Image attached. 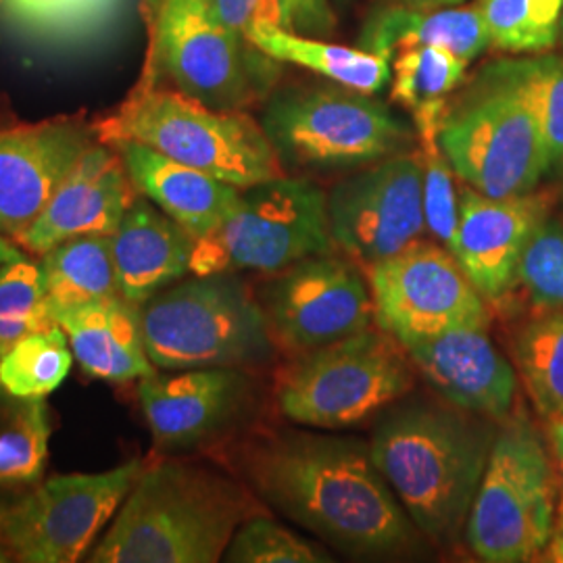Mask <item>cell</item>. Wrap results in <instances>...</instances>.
Returning <instances> with one entry per match:
<instances>
[{
  "mask_svg": "<svg viewBox=\"0 0 563 563\" xmlns=\"http://www.w3.org/2000/svg\"><path fill=\"white\" fill-rule=\"evenodd\" d=\"M251 490L349 558L418 553L420 530L376 467L369 443L305 430L257 434L239 449Z\"/></svg>",
  "mask_w": 563,
  "mask_h": 563,
  "instance_id": "cell-1",
  "label": "cell"
},
{
  "mask_svg": "<svg viewBox=\"0 0 563 563\" xmlns=\"http://www.w3.org/2000/svg\"><path fill=\"white\" fill-rule=\"evenodd\" d=\"M495 437L483 416L413 399L386 411L369 449L409 520L430 541L451 544L465 528Z\"/></svg>",
  "mask_w": 563,
  "mask_h": 563,
  "instance_id": "cell-2",
  "label": "cell"
},
{
  "mask_svg": "<svg viewBox=\"0 0 563 563\" xmlns=\"http://www.w3.org/2000/svg\"><path fill=\"white\" fill-rule=\"evenodd\" d=\"M253 514V495L222 472L163 460L144 465L86 562L216 563Z\"/></svg>",
  "mask_w": 563,
  "mask_h": 563,
  "instance_id": "cell-3",
  "label": "cell"
},
{
  "mask_svg": "<svg viewBox=\"0 0 563 563\" xmlns=\"http://www.w3.org/2000/svg\"><path fill=\"white\" fill-rule=\"evenodd\" d=\"M95 130L104 144L141 142L236 188L286 176L262 123L244 111L211 109L162 84L141 80Z\"/></svg>",
  "mask_w": 563,
  "mask_h": 563,
  "instance_id": "cell-4",
  "label": "cell"
},
{
  "mask_svg": "<svg viewBox=\"0 0 563 563\" xmlns=\"http://www.w3.org/2000/svg\"><path fill=\"white\" fill-rule=\"evenodd\" d=\"M141 311L157 369L244 367L269 362L276 351L262 302L234 274L174 282Z\"/></svg>",
  "mask_w": 563,
  "mask_h": 563,
  "instance_id": "cell-5",
  "label": "cell"
},
{
  "mask_svg": "<svg viewBox=\"0 0 563 563\" xmlns=\"http://www.w3.org/2000/svg\"><path fill=\"white\" fill-rule=\"evenodd\" d=\"M549 444L522 411L497 428L490 457L465 522V541L486 563L543 558L560 499Z\"/></svg>",
  "mask_w": 563,
  "mask_h": 563,
  "instance_id": "cell-6",
  "label": "cell"
},
{
  "mask_svg": "<svg viewBox=\"0 0 563 563\" xmlns=\"http://www.w3.org/2000/svg\"><path fill=\"white\" fill-rule=\"evenodd\" d=\"M413 363L384 330L362 332L302 353L282 369L276 401L282 416L313 430L365 422L413 388Z\"/></svg>",
  "mask_w": 563,
  "mask_h": 563,
  "instance_id": "cell-7",
  "label": "cell"
},
{
  "mask_svg": "<svg viewBox=\"0 0 563 563\" xmlns=\"http://www.w3.org/2000/svg\"><path fill=\"white\" fill-rule=\"evenodd\" d=\"M332 251L328 195L313 181L280 176L242 188L228 218L195 241L190 274H278Z\"/></svg>",
  "mask_w": 563,
  "mask_h": 563,
  "instance_id": "cell-8",
  "label": "cell"
},
{
  "mask_svg": "<svg viewBox=\"0 0 563 563\" xmlns=\"http://www.w3.org/2000/svg\"><path fill=\"white\" fill-rule=\"evenodd\" d=\"M439 144L453 174L493 199L537 190L551 169L532 109L511 88L484 74L462 101L446 107Z\"/></svg>",
  "mask_w": 563,
  "mask_h": 563,
  "instance_id": "cell-9",
  "label": "cell"
},
{
  "mask_svg": "<svg viewBox=\"0 0 563 563\" xmlns=\"http://www.w3.org/2000/svg\"><path fill=\"white\" fill-rule=\"evenodd\" d=\"M263 132L282 165L346 167L388 159L411 132L386 104L349 88H290L267 101Z\"/></svg>",
  "mask_w": 563,
  "mask_h": 563,
  "instance_id": "cell-10",
  "label": "cell"
},
{
  "mask_svg": "<svg viewBox=\"0 0 563 563\" xmlns=\"http://www.w3.org/2000/svg\"><path fill=\"white\" fill-rule=\"evenodd\" d=\"M230 32L202 0H162L142 81L174 90L218 111H244L269 86L263 53Z\"/></svg>",
  "mask_w": 563,
  "mask_h": 563,
  "instance_id": "cell-11",
  "label": "cell"
},
{
  "mask_svg": "<svg viewBox=\"0 0 563 563\" xmlns=\"http://www.w3.org/2000/svg\"><path fill=\"white\" fill-rule=\"evenodd\" d=\"M142 460L101 474L55 476L0 505V543L20 563L80 562L132 490Z\"/></svg>",
  "mask_w": 563,
  "mask_h": 563,
  "instance_id": "cell-12",
  "label": "cell"
},
{
  "mask_svg": "<svg viewBox=\"0 0 563 563\" xmlns=\"http://www.w3.org/2000/svg\"><path fill=\"white\" fill-rule=\"evenodd\" d=\"M374 322L409 346L463 325H488L486 299L462 265L434 242L416 241L369 267Z\"/></svg>",
  "mask_w": 563,
  "mask_h": 563,
  "instance_id": "cell-13",
  "label": "cell"
},
{
  "mask_svg": "<svg viewBox=\"0 0 563 563\" xmlns=\"http://www.w3.org/2000/svg\"><path fill=\"white\" fill-rule=\"evenodd\" d=\"M328 228L334 249L367 269L418 241L426 230L420 155H393L336 184Z\"/></svg>",
  "mask_w": 563,
  "mask_h": 563,
  "instance_id": "cell-14",
  "label": "cell"
},
{
  "mask_svg": "<svg viewBox=\"0 0 563 563\" xmlns=\"http://www.w3.org/2000/svg\"><path fill=\"white\" fill-rule=\"evenodd\" d=\"M263 286L262 302L276 346L309 353L349 339L374 320L372 290L351 260L332 253L295 263Z\"/></svg>",
  "mask_w": 563,
  "mask_h": 563,
  "instance_id": "cell-15",
  "label": "cell"
},
{
  "mask_svg": "<svg viewBox=\"0 0 563 563\" xmlns=\"http://www.w3.org/2000/svg\"><path fill=\"white\" fill-rule=\"evenodd\" d=\"M97 141L78 118L0 130V234L18 241Z\"/></svg>",
  "mask_w": 563,
  "mask_h": 563,
  "instance_id": "cell-16",
  "label": "cell"
},
{
  "mask_svg": "<svg viewBox=\"0 0 563 563\" xmlns=\"http://www.w3.org/2000/svg\"><path fill=\"white\" fill-rule=\"evenodd\" d=\"M253 384L241 367L157 369L139 380V401L159 449H188L241 418Z\"/></svg>",
  "mask_w": 563,
  "mask_h": 563,
  "instance_id": "cell-17",
  "label": "cell"
},
{
  "mask_svg": "<svg viewBox=\"0 0 563 563\" xmlns=\"http://www.w3.org/2000/svg\"><path fill=\"white\" fill-rule=\"evenodd\" d=\"M551 202V192L493 199L463 184L460 222L446 249L486 301H499L514 290L523 246L549 216Z\"/></svg>",
  "mask_w": 563,
  "mask_h": 563,
  "instance_id": "cell-18",
  "label": "cell"
},
{
  "mask_svg": "<svg viewBox=\"0 0 563 563\" xmlns=\"http://www.w3.org/2000/svg\"><path fill=\"white\" fill-rule=\"evenodd\" d=\"M405 349L428 384L457 409L486 420H505L514 411L518 372L486 325L453 328Z\"/></svg>",
  "mask_w": 563,
  "mask_h": 563,
  "instance_id": "cell-19",
  "label": "cell"
},
{
  "mask_svg": "<svg viewBox=\"0 0 563 563\" xmlns=\"http://www.w3.org/2000/svg\"><path fill=\"white\" fill-rule=\"evenodd\" d=\"M136 197L118 151L97 141L15 242L42 257L69 239L111 236Z\"/></svg>",
  "mask_w": 563,
  "mask_h": 563,
  "instance_id": "cell-20",
  "label": "cell"
},
{
  "mask_svg": "<svg viewBox=\"0 0 563 563\" xmlns=\"http://www.w3.org/2000/svg\"><path fill=\"white\" fill-rule=\"evenodd\" d=\"M136 192L157 205L195 241L211 234L241 199L242 188L174 162L134 141L111 142Z\"/></svg>",
  "mask_w": 563,
  "mask_h": 563,
  "instance_id": "cell-21",
  "label": "cell"
},
{
  "mask_svg": "<svg viewBox=\"0 0 563 563\" xmlns=\"http://www.w3.org/2000/svg\"><path fill=\"white\" fill-rule=\"evenodd\" d=\"M111 251L121 297L144 305L190 274L195 239L139 195L111 234Z\"/></svg>",
  "mask_w": 563,
  "mask_h": 563,
  "instance_id": "cell-22",
  "label": "cell"
},
{
  "mask_svg": "<svg viewBox=\"0 0 563 563\" xmlns=\"http://www.w3.org/2000/svg\"><path fill=\"white\" fill-rule=\"evenodd\" d=\"M81 369L107 383L141 380L157 367L146 353L141 305L121 295L86 302L55 318Z\"/></svg>",
  "mask_w": 563,
  "mask_h": 563,
  "instance_id": "cell-23",
  "label": "cell"
},
{
  "mask_svg": "<svg viewBox=\"0 0 563 563\" xmlns=\"http://www.w3.org/2000/svg\"><path fill=\"white\" fill-rule=\"evenodd\" d=\"M357 44L386 57L413 46H443L470 63L490 44V36L476 4L462 9L386 4L367 18Z\"/></svg>",
  "mask_w": 563,
  "mask_h": 563,
  "instance_id": "cell-24",
  "label": "cell"
},
{
  "mask_svg": "<svg viewBox=\"0 0 563 563\" xmlns=\"http://www.w3.org/2000/svg\"><path fill=\"white\" fill-rule=\"evenodd\" d=\"M42 284L48 316L120 295L111 236H78L42 255Z\"/></svg>",
  "mask_w": 563,
  "mask_h": 563,
  "instance_id": "cell-25",
  "label": "cell"
},
{
  "mask_svg": "<svg viewBox=\"0 0 563 563\" xmlns=\"http://www.w3.org/2000/svg\"><path fill=\"white\" fill-rule=\"evenodd\" d=\"M251 46L272 60L299 65L362 95H376L390 80V57L360 46L311 41L292 30H267L255 36Z\"/></svg>",
  "mask_w": 563,
  "mask_h": 563,
  "instance_id": "cell-26",
  "label": "cell"
},
{
  "mask_svg": "<svg viewBox=\"0 0 563 563\" xmlns=\"http://www.w3.org/2000/svg\"><path fill=\"white\" fill-rule=\"evenodd\" d=\"M514 363L544 422L563 418V307L532 309L514 334Z\"/></svg>",
  "mask_w": 563,
  "mask_h": 563,
  "instance_id": "cell-27",
  "label": "cell"
},
{
  "mask_svg": "<svg viewBox=\"0 0 563 563\" xmlns=\"http://www.w3.org/2000/svg\"><path fill=\"white\" fill-rule=\"evenodd\" d=\"M48 441L46 399H23L0 388V488L38 483L48 460Z\"/></svg>",
  "mask_w": 563,
  "mask_h": 563,
  "instance_id": "cell-28",
  "label": "cell"
},
{
  "mask_svg": "<svg viewBox=\"0 0 563 563\" xmlns=\"http://www.w3.org/2000/svg\"><path fill=\"white\" fill-rule=\"evenodd\" d=\"M484 76L501 81L541 123L551 167H563V55H537L486 65Z\"/></svg>",
  "mask_w": 563,
  "mask_h": 563,
  "instance_id": "cell-29",
  "label": "cell"
},
{
  "mask_svg": "<svg viewBox=\"0 0 563 563\" xmlns=\"http://www.w3.org/2000/svg\"><path fill=\"white\" fill-rule=\"evenodd\" d=\"M74 351L59 323L36 330L0 357V388L34 399L48 397L69 376Z\"/></svg>",
  "mask_w": 563,
  "mask_h": 563,
  "instance_id": "cell-30",
  "label": "cell"
},
{
  "mask_svg": "<svg viewBox=\"0 0 563 563\" xmlns=\"http://www.w3.org/2000/svg\"><path fill=\"white\" fill-rule=\"evenodd\" d=\"M490 44L507 53H544L560 41L563 0H478Z\"/></svg>",
  "mask_w": 563,
  "mask_h": 563,
  "instance_id": "cell-31",
  "label": "cell"
},
{
  "mask_svg": "<svg viewBox=\"0 0 563 563\" xmlns=\"http://www.w3.org/2000/svg\"><path fill=\"white\" fill-rule=\"evenodd\" d=\"M446 104L428 107L413 113L420 136V162L423 174V216L426 228L439 242L449 246L460 222V192L453 181V169L439 144V128Z\"/></svg>",
  "mask_w": 563,
  "mask_h": 563,
  "instance_id": "cell-32",
  "label": "cell"
},
{
  "mask_svg": "<svg viewBox=\"0 0 563 563\" xmlns=\"http://www.w3.org/2000/svg\"><path fill=\"white\" fill-rule=\"evenodd\" d=\"M467 60L443 46L405 48L393 63L390 99L413 113L426 107L444 104L446 97L460 86Z\"/></svg>",
  "mask_w": 563,
  "mask_h": 563,
  "instance_id": "cell-33",
  "label": "cell"
},
{
  "mask_svg": "<svg viewBox=\"0 0 563 563\" xmlns=\"http://www.w3.org/2000/svg\"><path fill=\"white\" fill-rule=\"evenodd\" d=\"M53 325L41 265L21 257L0 267V357L23 336Z\"/></svg>",
  "mask_w": 563,
  "mask_h": 563,
  "instance_id": "cell-34",
  "label": "cell"
},
{
  "mask_svg": "<svg viewBox=\"0 0 563 563\" xmlns=\"http://www.w3.org/2000/svg\"><path fill=\"white\" fill-rule=\"evenodd\" d=\"M516 286L532 309L563 307V222L547 216L534 228L516 267Z\"/></svg>",
  "mask_w": 563,
  "mask_h": 563,
  "instance_id": "cell-35",
  "label": "cell"
},
{
  "mask_svg": "<svg viewBox=\"0 0 563 563\" xmlns=\"http://www.w3.org/2000/svg\"><path fill=\"white\" fill-rule=\"evenodd\" d=\"M223 560L232 563L332 562L322 549L260 511L242 522L228 544Z\"/></svg>",
  "mask_w": 563,
  "mask_h": 563,
  "instance_id": "cell-36",
  "label": "cell"
},
{
  "mask_svg": "<svg viewBox=\"0 0 563 563\" xmlns=\"http://www.w3.org/2000/svg\"><path fill=\"white\" fill-rule=\"evenodd\" d=\"M120 0H0L15 23L41 34H74L99 25Z\"/></svg>",
  "mask_w": 563,
  "mask_h": 563,
  "instance_id": "cell-37",
  "label": "cell"
},
{
  "mask_svg": "<svg viewBox=\"0 0 563 563\" xmlns=\"http://www.w3.org/2000/svg\"><path fill=\"white\" fill-rule=\"evenodd\" d=\"M209 7L222 25L249 44L267 30L295 32L290 0H211Z\"/></svg>",
  "mask_w": 563,
  "mask_h": 563,
  "instance_id": "cell-38",
  "label": "cell"
},
{
  "mask_svg": "<svg viewBox=\"0 0 563 563\" xmlns=\"http://www.w3.org/2000/svg\"><path fill=\"white\" fill-rule=\"evenodd\" d=\"M295 32L330 34L334 30V11L330 0H290Z\"/></svg>",
  "mask_w": 563,
  "mask_h": 563,
  "instance_id": "cell-39",
  "label": "cell"
},
{
  "mask_svg": "<svg viewBox=\"0 0 563 563\" xmlns=\"http://www.w3.org/2000/svg\"><path fill=\"white\" fill-rule=\"evenodd\" d=\"M543 560L547 562L563 563V483L560 488V499H558V509H555V520H553V530L551 539L544 549Z\"/></svg>",
  "mask_w": 563,
  "mask_h": 563,
  "instance_id": "cell-40",
  "label": "cell"
},
{
  "mask_svg": "<svg viewBox=\"0 0 563 563\" xmlns=\"http://www.w3.org/2000/svg\"><path fill=\"white\" fill-rule=\"evenodd\" d=\"M547 444L558 472L563 476V418L547 422Z\"/></svg>",
  "mask_w": 563,
  "mask_h": 563,
  "instance_id": "cell-41",
  "label": "cell"
},
{
  "mask_svg": "<svg viewBox=\"0 0 563 563\" xmlns=\"http://www.w3.org/2000/svg\"><path fill=\"white\" fill-rule=\"evenodd\" d=\"M21 257H25V255H23V249L18 246V244L13 242V239L0 234V267L7 265V263L18 262Z\"/></svg>",
  "mask_w": 563,
  "mask_h": 563,
  "instance_id": "cell-42",
  "label": "cell"
},
{
  "mask_svg": "<svg viewBox=\"0 0 563 563\" xmlns=\"http://www.w3.org/2000/svg\"><path fill=\"white\" fill-rule=\"evenodd\" d=\"M463 0H388V4H401L411 9H443V7H455Z\"/></svg>",
  "mask_w": 563,
  "mask_h": 563,
  "instance_id": "cell-43",
  "label": "cell"
},
{
  "mask_svg": "<svg viewBox=\"0 0 563 563\" xmlns=\"http://www.w3.org/2000/svg\"><path fill=\"white\" fill-rule=\"evenodd\" d=\"M13 562L11 560V555H9V551L4 549V544L0 543V563Z\"/></svg>",
  "mask_w": 563,
  "mask_h": 563,
  "instance_id": "cell-44",
  "label": "cell"
},
{
  "mask_svg": "<svg viewBox=\"0 0 563 563\" xmlns=\"http://www.w3.org/2000/svg\"><path fill=\"white\" fill-rule=\"evenodd\" d=\"M560 41L563 42V15H562V23H560Z\"/></svg>",
  "mask_w": 563,
  "mask_h": 563,
  "instance_id": "cell-45",
  "label": "cell"
},
{
  "mask_svg": "<svg viewBox=\"0 0 563 563\" xmlns=\"http://www.w3.org/2000/svg\"><path fill=\"white\" fill-rule=\"evenodd\" d=\"M202 2H211V0H202Z\"/></svg>",
  "mask_w": 563,
  "mask_h": 563,
  "instance_id": "cell-46",
  "label": "cell"
}]
</instances>
